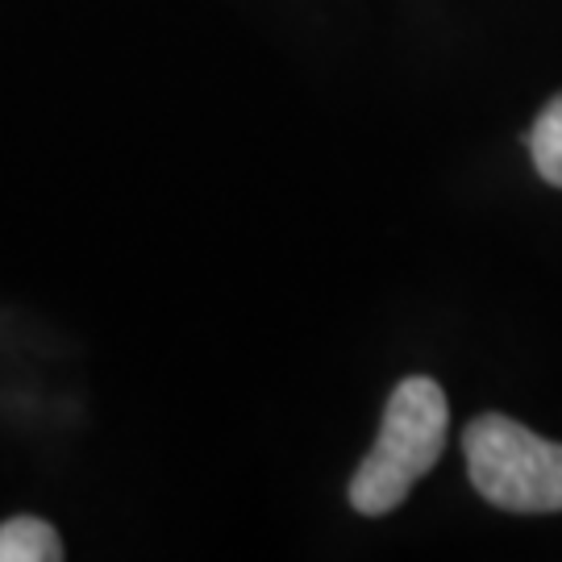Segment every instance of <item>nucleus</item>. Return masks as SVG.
<instances>
[{
  "label": "nucleus",
  "mask_w": 562,
  "mask_h": 562,
  "mask_svg": "<svg viewBox=\"0 0 562 562\" xmlns=\"http://www.w3.org/2000/svg\"><path fill=\"white\" fill-rule=\"evenodd\" d=\"M471 483L504 513H562V442L483 413L462 434Z\"/></svg>",
  "instance_id": "f03ea898"
},
{
  "label": "nucleus",
  "mask_w": 562,
  "mask_h": 562,
  "mask_svg": "<svg viewBox=\"0 0 562 562\" xmlns=\"http://www.w3.org/2000/svg\"><path fill=\"white\" fill-rule=\"evenodd\" d=\"M529 155L533 167L546 183L562 188V92L546 104L538 121H533V134H529Z\"/></svg>",
  "instance_id": "20e7f679"
},
{
  "label": "nucleus",
  "mask_w": 562,
  "mask_h": 562,
  "mask_svg": "<svg viewBox=\"0 0 562 562\" xmlns=\"http://www.w3.org/2000/svg\"><path fill=\"white\" fill-rule=\"evenodd\" d=\"M446 425H450V408L438 383L425 375H408L396 383L383 408L380 438L350 480V504L362 517L392 513L417 487L425 471L442 459Z\"/></svg>",
  "instance_id": "f257e3e1"
},
{
  "label": "nucleus",
  "mask_w": 562,
  "mask_h": 562,
  "mask_svg": "<svg viewBox=\"0 0 562 562\" xmlns=\"http://www.w3.org/2000/svg\"><path fill=\"white\" fill-rule=\"evenodd\" d=\"M63 538L42 517H13L0 525V562H59Z\"/></svg>",
  "instance_id": "7ed1b4c3"
}]
</instances>
